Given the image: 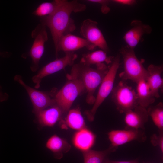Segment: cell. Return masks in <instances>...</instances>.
Segmentation results:
<instances>
[{
  "label": "cell",
  "instance_id": "6da1fadb",
  "mask_svg": "<svg viewBox=\"0 0 163 163\" xmlns=\"http://www.w3.org/2000/svg\"><path fill=\"white\" fill-rule=\"evenodd\" d=\"M86 5L76 0H60L56 10L51 14L41 17V24L47 27L50 31L54 43L55 53L60 38L70 34L76 29L74 21L71 17V14L84 11Z\"/></svg>",
  "mask_w": 163,
  "mask_h": 163
},
{
  "label": "cell",
  "instance_id": "7a4b0ae2",
  "mask_svg": "<svg viewBox=\"0 0 163 163\" xmlns=\"http://www.w3.org/2000/svg\"><path fill=\"white\" fill-rule=\"evenodd\" d=\"M109 68L105 63L97 66L94 69L80 62L73 64L70 73L67 75L78 78L82 82L87 93L86 101L89 104H92L95 100L94 92L101 84Z\"/></svg>",
  "mask_w": 163,
  "mask_h": 163
},
{
  "label": "cell",
  "instance_id": "3957f363",
  "mask_svg": "<svg viewBox=\"0 0 163 163\" xmlns=\"http://www.w3.org/2000/svg\"><path fill=\"white\" fill-rule=\"evenodd\" d=\"M120 61L119 55L114 57L107 73L101 84L93 107L91 110L85 112V114L90 121L94 120L97 109L112 91L116 75L119 67Z\"/></svg>",
  "mask_w": 163,
  "mask_h": 163
},
{
  "label": "cell",
  "instance_id": "277c9868",
  "mask_svg": "<svg viewBox=\"0 0 163 163\" xmlns=\"http://www.w3.org/2000/svg\"><path fill=\"white\" fill-rule=\"evenodd\" d=\"M120 52L123 59L124 70L120 74V77L123 80H131L136 83L145 79L147 69L137 58L133 49L126 46L123 47Z\"/></svg>",
  "mask_w": 163,
  "mask_h": 163
},
{
  "label": "cell",
  "instance_id": "5b68a950",
  "mask_svg": "<svg viewBox=\"0 0 163 163\" xmlns=\"http://www.w3.org/2000/svg\"><path fill=\"white\" fill-rule=\"evenodd\" d=\"M68 81L55 94V104L65 113L69 110L77 97L86 91L82 82L79 79L67 75Z\"/></svg>",
  "mask_w": 163,
  "mask_h": 163
},
{
  "label": "cell",
  "instance_id": "8992f818",
  "mask_svg": "<svg viewBox=\"0 0 163 163\" xmlns=\"http://www.w3.org/2000/svg\"><path fill=\"white\" fill-rule=\"evenodd\" d=\"M112 99L120 113H125L139 105L136 92L123 81L112 90Z\"/></svg>",
  "mask_w": 163,
  "mask_h": 163
},
{
  "label": "cell",
  "instance_id": "52a82bcc",
  "mask_svg": "<svg viewBox=\"0 0 163 163\" xmlns=\"http://www.w3.org/2000/svg\"><path fill=\"white\" fill-rule=\"evenodd\" d=\"M46 27L40 23L31 33L34 40L29 53L32 60L30 68L33 72L38 69L40 61L44 52L45 44L48 39Z\"/></svg>",
  "mask_w": 163,
  "mask_h": 163
},
{
  "label": "cell",
  "instance_id": "ba28073f",
  "mask_svg": "<svg viewBox=\"0 0 163 163\" xmlns=\"http://www.w3.org/2000/svg\"><path fill=\"white\" fill-rule=\"evenodd\" d=\"M65 56L47 64L42 68L32 80L35 84V88H38L42 79L44 77L64 69L68 66H72L77 58V55L74 52H65Z\"/></svg>",
  "mask_w": 163,
  "mask_h": 163
},
{
  "label": "cell",
  "instance_id": "9c48e42d",
  "mask_svg": "<svg viewBox=\"0 0 163 163\" xmlns=\"http://www.w3.org/2000/svg\"><path fill=\"white\" fill-rule=\"evenodd\" d=\"M97 24L90 19L85 20L81 25L80 33L84 38L107 53L109 50V47L103 34L97 27Z\"/></svg>",
  "mask_w": 163,
  "mask_h": 163
},
{
  "label": "cell",
  "instance_id": "30bf717a",
  "mask_svg": "<svg viewBox=\"0 0 163 163\" xmlns=\"http://www.w3.org/2000/svg\"><path fill=\"white\" fill-rule=\"evenodd\" d=\"M14 79L26 91L32 104V112L35 114L55 104L54 98H51L48 94L45 92L37 90L27 85L20 75H16Z\"/></svg>",
  "mask_w": 163,
  "mask_h": 163
},
{
  "label": "cell",
  "instance_id": "8fae6325",
  "mask_svg": "<svg viewBox=\"0 0 163 163\" xmlns=\"http://www.w3.org/2000/svg\"><path fill=\"white\" fill-rule=\"evenodd\" d=\"M108 136L110 145L117 147L133 141L144 142L147 139L145 130L128 128L124 130H111Z\"/></svg>",
  "mask_w": 163,
  "mask_h": 163
},
{
  "label": "cell",
  "instance_id": "7c38bea8",
  "mask_svg": "<svg viewBox=\"0 0 163 163\" xmlns=\"http://www.w3.org/2000/svg\"><path fill=\"white\" fill-rule=\"evenodd\" d=\"M85 47L93 50L96 47L87 40L74 35L67 34L62 37L59 42L55 55L57 58L58 52L61 51L66 52H74L82 48Z\"/></svg>",
  "mask_w": 163,
  "mask_h": 163
},
{
  "label": "cell",
  "instance_id": "4fadbf2b",
  "mask_svg": "<svg viewBox=\"0 0 163 163\" xmlns=\"http://www.w3.org/2000/svg\"><path fill=\"white\" fill-rule=\"evenodd\" d=\"M131 28L124 34L123 38L127 46L133 49L138 45L142 36L150 34L152 29L149 25L143 24L138 20H133L131 22Z\"/></svg>",
  "mask_w": 163,
  "mask_h": 163
},
{
  "label": "cell",
  "instance_id": "5bb4252c",
  "mask_svg": "<svg viewBox=\"0 0 163 163\" xmlns=\"http://www.w3.org/2000/svg\"><path fill=\"white\" fill-rule=\"evenodd\" d=\"M124 113L126 128L145 130L144 126L149 116L146 108L138 105Z\"/></svg>",
  "mask_w": 163,
  "mask_h": 163
},
{
  "label": "cell",
  "instance_id": "9a60e30c",
  "mask_svg": "<svg viewBox=\"0 0 163 163\" xmlns=\"http://www.w3.org/2000/svg\"><path fill=\"white\" fill-rule=\"evenodd\" d=\"M163 66L149 65L147 69V74L145 80L155 98L160 97L159 91L163 89V80L161 77L163 72Z\"/></svg>",
  "mask_w": 163,
  "mask_h": 163
},
{
  "label": "cell",
  "instance_id": "2e32d148",
  "mask_svg": "<svg viewBox=\"0 0 163 163\" xmlns=\"http://www.w3.org/2000/svg\"><path fill=\"white\" fill-rule=\"evenodd\" d=\"M64 111L55 105L42 110L35 114L38 123L41 127H53L62 119Z\"/></svg>",
  "mask_w": 163,
  "mask_h": 163
},
{
  "label": "cell",
  "instance_id": "e0dca14e",
  "mask_svg": "<svg viewBox=\"0 0 163 163\" xmlns=\"http://www.w3.org/2000/svg\"><path fill=\"white\" fill-rule=\"evenodd\" d=\"M96 136L86 127L76 131L72 138L74 146L82 152L91 149L95 142Z\"/></svg>",
  "mask_w": 163,
  "mask_h": 163
},
{
  "label": "cell",
  "instance_id": "ac0fdd59",
  "mask_svg": "<svg viewBox=\"0 0 163 163\" xmlns=\"http://www.w3.org/2000/svg\"><path fill=\"white\" fill-rule=\"evenodd\" d=\"M62 128H69L76 131L86 127L79 107L69 110L64 119L60 122Z\"/></svg>",
  "mask_w": 163,
  "mask_h": 163
},
{
  "label": "cell",
  "instance_id": "d6986e66",
  "mask_svg": "<svg viewBox=\"0 0 163 163\" xmlns=\"http://www.w3.org/2000/svg\"><path fill=\"white\" fill-rule=\"evenodd\" d=\"M45 146L53 152L55 158L57 159L61 158L63 153L68 152L71 148V145L66 140L56 134L48 138Z\"/></svg>",
  "mask_w": 163,
  "mask_h": 163
},
{
  "label": "cell",
  "instance_id": "ffe728a7",
  "mask_svg": "<svg viewBox=\"0 0 163 163\" xmlns=\"http://www.w3.org/2000/svg\"><path fill=\"white\" fill-rule=\"evenodd\" d=\"M114 57L108 56L107 53L102 50L94 51L82 55L80 62L90 66L95 65L97 66L103 63H111Z\"/></svg>",
  "mask_w": 163,
  "mask_h": 163
},
{
  "label": "cell",
  "instance_id": "44dd1931",
  "mask_svg": "<svg viewBox=\"0 0 163 163\" xmlns=\"http://www.w3.org/2000/svg\"><path fill=\"white\" fill-rule=\"evenodd\" d=\"M136 83V93L139 105L146 108L154 102L155 98L145 79L141 80Z\"/></svg>",
  "mask_w": 163,
  "mask_h": 163
},
{
  "label": "cell",
  "instance_id": "7402d4cb",
  "mask_svg": "<svg viewBox=\"0 0 163 163\" xmlns=\"http://www.w3.org/2000/svg\"><path fill=\"white\" fill-rule=\"evenodd\" d=\"M117 148L110 145L108 149L103 150L90 149L83 152L84 163H103L107 156L115 152Z\"/></svg>",
  "mask_w": 163,
  "mask_h": 163
},
{
  "label": "cell",
  "instance_id": "603a6c76",
  "mask_svg": "<svg viewBox=\"0 0 163 163\" xmlns=\"http://www.w3.org/2000/svg\"><path fill=\"white\" fill-rule=\"evenodd\" d=\"M154 124L159 130L163 131V104L160 102L155 106H149L147 109Z\"/></svg>",
  "mask_w": 163,
  "mask_h": 163
},
{
  "label": "cell",
  "instance_id": "cb8c5ba5",
  "mask_svg": "<svg viewBox=\"0 0 163 163\" xmlns=\"http://www.w3.org/2000/svg\"><path fill=\"white\" fill-rule=\"evenodd\" d=\"M60 0H55L51 2H46L40 4L32 14L41 17L52 14L56 9Z\"/></svg>",
  "mask_w": 163,
  "mask_h": 163
},
{
  "label": "cell",
  "instance_id": "d4e9b609",
  "mask_svg": "<svg viewBox=\"0 0 163 163\" xmlns=\"http://www.w3.org/2000/svg\"><path fill=\"white\" fill-rule=\"evenodd\" d=\"M150 142L153 145L158 147L163 153V131L159 130L158 134H153L150 137Z\"/></svg>",
  "mask_w": 163,
  "mask_h": 163
},
{
  "label": "cell",
  "instance_id": "484cf974",
  "mask_svg": "<svg viewBox=\"0 0 163 163\" xmlns=\"http://www.w3.org/2000/svg\"><path fill=\"white\" fill-rule=\"evenodd\" d=\"M89 2L98 3L101 5V10L103 14H106L110 11V8L108 6L110 1L105 0H88Z\"/></svg>",
  "mask_w": 163,
  "mask_h": 163
},
{
  "label": "cell",
  "instance_id": "4316f807",
  "mask_svg": "<svg viewBox=\"0 0 163 163\" xmlns=\"http://www.w3.org/2000/svg\"><path fill=\"white\" fill-rule=\"evenodd\" d=\"M103 163H139V162L137 160L127 161H115L111 160L106 158Z\"/></svg>",
  "mask_w": 163,
  "mask_h": 163
},
{
  "label": "cell",
  "instance_id": "83f0119b",
  "mask_svg": "<svg viewBox=\"0 0 163 163\" xmlns=\"http://www.w3.org/2000/svg\"><path fill=\"white\" fill-rule=\"evenodd\" d=\"M113 1L117 4L129 5H133L136 3V1L134 0H114Z\"/></svg>",
  "mask_w": 163,
  "mask_h": 163
},
{
  "label": "cell",
  "instance_id": "f1b7e54d",
  "mask_svg": "<svg viewBox=\"0 0 163 163\" xmlns=\"http://www.w3.org/2000/svg\"><path fill=\"white\" fill-rule=\"evenodd\" d=\"M7 95L6 94L4 95L0 91V101H1L6 100L7 98Z\"/></svg>",
  "mask_w": 163,
  "mask_h": 163
},
{
  "label": "cell",
  "instance_id": "f546056e",
  "mask_svg": "<svg viewBox=\"0 0 163 163\" xmlns=\"http://www.w3.org/2000/svg\"><path fill=\"white\" fill-rule=\"evenodd\" d=\"M2 53L0 52V55H2Z\"/></svg>",
  "mask_w": 163,
  "mask_h": 163
}]
</instances>
